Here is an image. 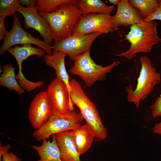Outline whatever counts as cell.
<instances>
[{
  "mask_svg": "<svg viewBox=\"0 0 161 161\" xmlns=\"http://www.w3.org/2000/svg\"><path fill=\"white\" fill-rule=\"evenodd\" d=\"M157 24L154 21H143L133 25L123 40H127L131 46L127 51L115 54L118 57L131 59L140 53H148L154 46L161 42V38L158 35Z\"/></svg>",
  "mask_w": 161,
  "mask_h": 161,
  "instance_id": "obj_1",
  "label": "cell"
},
{
  "mask_svg": "<svg viewBox=\"0 0 161 161\" xmlns=\"http://www.w3.org/2000/svg\"><path fill=\"white\" fill-rule=\"evenodd\" d=\"M76 2V0H73L63 4L52 13L39 12L49 25L55 41L72 35L74 27L82 15Z\"/></svg>",
  "mask_w": 161,
  "mask_h": 161,
  "instance_id": "obj_2",
  "label": "cell"
},
{
  "mask_svg": "<svg viewBox=\"0 0 161 161\" xmlns=\"http://www.w3.org/2000/svg\"><path fill=\"white\" fill-rule=\"evenodd\" d=\"M69 85L70 96L72 105L79 108L86 123L93 130L96 137L101 139H105L107 135V130L95 106L76 80L72 79L69 81Z\"/></svg>",
  "mask_w": 161,
  "mask_h": 161,
  "instance_id": "obj_3",
  "label": "cell"
},
{
  "mask_svg": "<svg viewBox=\"0 0 161 161\" xmlns=\"http://www.w3.org/2000/svg\"><path fill=\"white\" fill-rule=\"evenodd\" d=\"M139 60L141 68L136 89L133 90L131 83L126 88L128 101L134 103L136 108H138L140 101L147 97L160 81V74L156 72L148 56H142Z\"/></svg>",
  "mask_w": 161,
  "mask_h": 161,
  "instance_id": "obj_4",
  "label": "cell"
},
{
  "mask_svg": "<svg viewBox=\"0 0 161 161\" xmlns=\"http://www.w3.org/2000/svg\"><path fill=\"white\" fill-rule=\"evenodd\" d=\"M74 61L73 65L69 70V72L78 76L89 87L92 86L97 81L104 80L107 74L120 64L118 61L105 66L98 65L91 58L90 50L77 57Z\"/></svg>",
  "mask_w": 161,
  "mask_h": 161,
  "instance_id": "obj_5",
  "label": "cell"
},
{
  "mask_svg": "<svg viewBox=\"0 0 161 161\" xmlns=\"http://www.w3.org/2000/svg\"><path fill=\"white\" fill-rule=\"evenodd\" d=\"M83 119L80 112L77 113L74 111H70L65 114H61L53 109L49 119L35 131L32 135L36 140H43L51 135L79 127Z\"/></svg>",
  "mask_w": 161,
  "mask_h": 161,
  "instance_id": "obj_6",
  "label": "cell"
},
{
  "mask_svg": "<svg viewBox=\"0 0 161 161\" xmlns=\"http://www.w3.org/2000/svg\"><path fill=\"white\" fill-rule=\"evenodd\" d=\"M115 30L113 16L109 14L91 13L80 16L72 35L93 33L102 35Z\"/></svg>",
  "mask_w": 161,
  "mask_h": 161,
  "instance_id": "obj_7",
  "label": "cell"
},
{
  "mask_svg": "<svg viewBox=\"0 0 161 161\" xmlns=\"http://www.w3.org/2000/svg\"><path fill=\"white\" fill-rule=\"evenodd\" d=\"M4 40L0 49L1 55L13 45L26 44L36 45L44 49L47 54L51 55L52 53L51 46L49 44L33 37L24 30L16 13L13 15V27Z\"/></svg>",
  "mask_w": 161,
  "mask_h": 161,
  "instance_id": "obj_8",
  "label": "cell"
},
{
  "mask_svg": "<svg viewBox=\"0 0 161 161\" xmlns=\"http://www.w3.org/2000/svg\"><path fill=\"white\" fill-rule=\"evenodd\" d=\"M101 35L98 33L72 35L64 39L55 41L52 49L65 52L74 61L80 55L90 50L94 41Z\"/></svg>",
  "mask_w": 161,
  "mask_h": 161,
  "instance_id": "obj_9",
  "label": "cell"
},
{
  "mask_svg": "<svg viewBox=\"0 0 161 161\" xmlns=\"http://www.w3.org/2000/svg\"><path fill=\"white\" fill-rule=\"evenodd\" d=\"M53 109L46 92H41L34 97L30 105L28 118L33 128L37 129L49 119Z\"/></svg>",
  "mask_w": 161,
  "mask_h": 161,
  "instance_id": "obj_10",
  "label": "cell"
},
{
  "mask_svg": "<svg viewBox=\"0 0 161 161\" xmlns=\"http://www.w3.org/2000/svg\"><path fill=\"white\" fill-rule=\"evenodd\" d=\"M46 92L53 109L58 112L65 114L74 111L68 89L63 81L56 78L48 85Z\"/></svg>",
  "mask_w": 161,
  "mask_h": 161,
  "instance_id": "obj_11",
  "label": "cell"
},
{
  "mask_svg": "<svg viewBox=\"0 0 161 161\" xmlns=\"http://www.w3.org/2000/svg\"><path fill=\"white\" fill-rule=\"evenodd\" d=\"M18 12L24 18V26L32 28L43 37L44 41L50 45L53 40L52 32L46 20L39 13L36 7H25L20 5Z\"/></svg>",
  "mask_w": 161,
  "mask_h": 161,
  "instance_id": "obj_12",
  "label": "cell"
},
{
  "mask_svg": "<svg viewBox=\"0 0 161 161\" xmlns=\"http://www.w3.org/2000/svg\"><path fill=\"white\" fill-rule=\"evenodd\" d=\"M113 16L116 30L120 26H127L139 23L144 18L130 4L129 0H120Z\"/></svg>",
  "mask_w": 161,
  "mask_h": 161,
  "instance_id": "obj_13",
  "label": "cell"
},
{
  "mask_svg": "<svg viewBox=\"0 0 161 161\" xmlns=\"http://www.w3.org/2000/svg\"><path fill=\"white\" fill-rule=\"evenodd\" d=\"M56 142L63 161H81L71 133L66 131L55 134Z\"/></svg>",
  "mask_w": 161,
  "mask_h": 161,
  "instance_id": "obj_14",
  "label": "cell"
},
{
  "mask_svg": "<svg viewBox=\"0 0 161 161\" xmlns=\"http://www.w3.org/2000/svg\"><path fill=\"white\" fill-rule=\"evenodd\" d=\"M66 55L64 52L54 51L52 54L46 55L43 57L46 64L54 69L56 78L65 83L70 93L69 77L66 70L65 64Z\"/></svg>",
  "mask_w": 161,
  "mask_h": 161,
  "instance_id": "obj_15",
  "label": "cell"
},
{
  "mask_svg": "<svg viewBox=\"0 0 161 161\" xmlns=\"http://www.w3.org/2000/svg\"><path fill=\"white\" fill-rule=\"evenodd\" d=\"M7 51L15 58L17 63L19 71L16 78L18 80L22 79L25 78L22 72L23 61L32 55L44 57L45 52L43 49L34 47L31 44H25L21 46H16L10 48Z\"/></svg>",
  "mask_w": 161,
  "mask_h": 161,
  "instance_id": "obj_16",
  "label": "cell"
},
{
  "mask_svg": "<svg viewBox=\"0 0 161 161\" xmlns=\"http://www.w3.org/2000/svg\"><path fill=\"white\" fill-rule=\"evenodd\" d=\"M71 133L77 151L80 155L91 146L95 134L87 123L72 130Z\"/></svg>",
  "mask_w": 161,
  "mask_h": 161,
  "instance_id": "obj_17",
  "label": "cell"
},
{
  "mask_svg": "<svg viewBox=\"0 0 161 161\" xmlns=\"http://www.w3.org/2000/svg\"><path fill=\"white\" fill-rule=\"evenodd\" d=\"M51 142L47 139L43 140L40 146L32 145L31 147L38 153L40 159L37 161H63L57 143L55 134Z\"/></svg>",
  "mask_w": 161,
  "mask_h": 161,
  "instance_id": "obj_18",
  "label": "cell"
},
{
  "mask_svg": "<svg viewBox=\"0 0 161 161\" xmlns=\"http://www.w3.org/2000/svg\"><path fill=\"white\" fill-rule=\"evenodd\" d=\"M76 3L82 15L91 13L110 14L115 9L114 5H107L100 0H77Z\"/></svg>",
  "mask_w": 161,
  "mask_h": 161,
  "instance_id": "obj_19",
  "label": "cell"
},
{
  "mask_svg": "<svg viewBox=\"0 0 161 161\" xmlns=\"http://www.w3.org/2000/svg\"><path fill=\"white\" fill-rule=\"evenodd\" d=\"M3 72L0 78V85L10 90L16 92L18 95L24 92V90L19 85L15 74V68L11 64L3 66Z\"/></svg>",
  "mask_w": 161,
  "mask_h": 161,
  "instance_id": "obj_20",
  "label": "cell"
},
{
  "mask_svg": "<svg viewBox=\"0 0 161 161\" xmlns=\"http://www.w3.org/2000/svg\"><path fill=\"white\" fill-rule=\"evenodd\" d=\"M129 3L134 8L138 9L140 14L144 18L154 13L160 5L158 0H129Z\"/></svg>",
  "mask_w": 161,
  "mask_h": 161,
  "instance_id": "obj_21",
  "label": "cell"
},
{
  "mask_svg": "<svg viewBox=\"0 0 161 161\" xmlns=\"http://www.w3.org/2000/svg\"><path fill=\"white\" fill-rule=\"evenodd\" d=\"M73 0H37L36 7L39 12L49 13L55 10L61 4Z\"/></svg>",
  "mask_w": 161,
  "mask_h": 161,
  "instance_id": "obj_22",
  "label": "cell"
},
{
  "mask_svg": "<svg viewBox=\"0 0 161 161\" xmlns=\"http://www.w3.org/2000/svg\"><path fill=\"white\" fill-rule=\"evenodd\" d=\"M20 5L18 0H0V17L13 15Z\"/></svg>",
  "mask_w": 161,
  "mask_h": 161,
  "instance_id": "obj_23",
  "label": "cell"
},
{
  "mask_svg": "<svg viewBox=\"0 0 161 161\" xmlns=\"http://www.w3.org/2000/svg\"><path fill=\"white\" fill-rule=\"evenodd\" d=\"M151 114L154 118L161 117V94L158 97L154 103L151 106Z\"/></svg>",
  "mask_w": 161,
  "mask_h": 161,
  "instance_id": "obj_24",
  "label": "cell"
},
{
  "mask_svg": "<svg viewBox=\"0 0 161 161\" xmlns=\"http://www.w3.org/2000/svg\"><path fill=\"white\" fill-rule=\"evenodd\" d=\"M155 20L161 21V0H160V5L156 11L148 17L144 18V22L154 21Z\"/></svg>",
  "mask_w": 161,
  "mask_h": 161,
  "instance_id": "obj_25",
  "label": "cell"
},
{
  "mask_svg": "<svg viewBox=\"0 0 161 161\" xmlns=\"http://www.w3.org/2000/svg\"><path fill=\"white\" fill-rule=\"evenodd\" d=\"M5 17H0V40L4 39L8 34L9 31L5 28L4 20Z\"/></svg>",
  "mask_w": 161,
  "mask_h": 161,
  "instance_id": "obj_26",
  "label": "cell"
},
{
  "mask_svg": "<svg viewBox=\"0 0 161 161\" xmlns=\"http://www.w3.org/2000/svg\"><path fill=\"white\" fill-rule=\"evenodd\" d=\"M21 159L12 152H7L2 157V161H21Z\"/></svg>",
  "mask_w": 161,
  "mask_h": 161,
  "instance_id": "obj_27",
  "label": "cell"
},
{
  "mask_svg": "<svg viewBox=\"0 0 161 161\" xmlns=\"http://www.w3.org/2000/svg\"><path fill=\"white\" fill-rule=\"evenodd\" d=\"M18 1L20 5L28 7H36L37 2V0H20Z\"/></svg>",
  "mask_w": 161,
  "mask_h": 161,
  "instance_id": "obj_28",
  "label": "cell"
},
{
  "mask_svg": "<svg viewBox=\"0 0 161 161\" xmlns=\"http://www.w3.org/2000/svg\"><path fill=\"white\" fill-rule=\"evenodd\" d=\"M10 147V146L9 144L6 145L2 146L0 143V160H1V158L4 154L8 152V151Z\"/></svg>",
  "mask_w": 161,
  "mask_h": 161,
  "instance_id": "obj_29",
  "label": "cell"
},
{
  "mask_svg": "<svg viewBox=\"0 0 161 161\" xmlns=\"http://www.w3.org/2000/svg\"><path fill=\"white\" fill-rule=\"evenodd\" d=\"M152 131L153 133L158 134L161 136V121L155 124L152 129Z\"/></svg>",
  "mask_w": 161,
  "mask_h": 161,
  "instance_id": "obj_30",
  "label": "cell"
},
{
  "mask_svg": "<svg viewBox=\"0 0 161 161\" xmlns=\"http://www.w3.org/2000/svg\"><path fill=\"white\" fill-rule=\"evenodd\" d=\"M120 1V0H109V1L110 3L112 4L113 5L117 6Z\"/></svg>",
  "mask_w": 161,
  "mask_h": 161,
  "instance_id": "obj_31",
  "label": "cell"
},
{
  "mask_svg": "<svg viewBox=\"0 0 161 161\" xmlns=\"http://www.w3.org/2000/svg\"><path fill=\"white\" fill-rule=\"evenodd\" d=\"M0 161H1V160H0Z\"/></svg>",
  "mask_w": 161,
  "mask_h": 161,
  "instance_id": "obj_32",
  "label": "cell"
}]
</instances>
